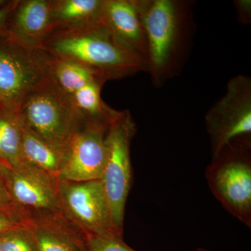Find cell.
Returning <instances> with one entry per match:
<instances>
[{"instance_id":"5bb4252c","label":"cell","mask_w":251,"mask_h":251,"mask_svg":"<svg viewBox=\"0 0 251 251\" xmlns=\"http://www.w3.org/2000/svg\"><path fill=\"white\" fill-rule=\"evenodd\" d=\"M67 155L68 147L50 143L25 126L22 140L23 161L58 178Z\"/></svg>"},{"instance_id":"ac0fdd59","label":"cell","mask_w":251,"mask_h":251,"mask_svg":"<svg viewBox=\"0 0 251 251\" xmlns=\"http://www.w3.org/2000/svg\"><path fill=\"white\" fill-rule=\"evenodd\" d=\"M25 124L19 110L0 108V161L10 168L23 163L22 140Z\"/></svg>"},{"instance_id":"8fae6325","label":"cell","mask_w":251,"mask_h":251,"mask_svg":"<svg viewBox=\"0 0 251 251\" xmlns=\"http://www.w3.org/2000/svg\"><path fill=\"white\" fill-rule=\"evenodd\" d=\"M23 214L38 251H87V234L60 211Z\"/></svg>"},{"instance_id":"ba28073f","label":"cell","mask_w":251,"mask_h":251,"mask_svg":"<svg viewBox=\"0 0 251 251\" xmlns=\"http://www.w3.org/2000/svg\"><path fill=\"white\" fill-rule=\"evenodd\" d=\"M37 49L0 34V108L18 110L27 94L45 78Z\"/></svg>"},{"instance_id":"5b68a950","label":"cell","mask_w":251,"mask_h":251,"mask_svg":"<svg viewBox=\"0 0 251 251\" xmlns=\"http://www.w3.org/2000/svg\"><path fill=\"white\" fill-rule=\"evenodd\" d=\"M136 133L137 126L131 115L124 110L112 120L105 135L106 162L100 181L114 224L122 234L126 204L133 183L130 145Z\"/></svg>"},{"instance_id":"e0dca14e","label":"cell","mask_w":251,"mask_h":251,"mask_svg":"<svg viewBox=\"0 0 251 251\" xmlns=\"http://www.w3.org/2000/svg\"><path fill=\"white\" fill-rule=\"evenodd\" d=\"M105 82L100 79L94 80L70 96L84 123L109 126L118 115L120 111L110 108L100 97Z\"/></svg>"},{"instance_id":"6da1fadb","label":"cell","mask_w":251,"mask_h":251,"mask_svg":"<svg viewBox=\"0 0 251 251\" xmlns=\"http://www.w3.org/2000/svg\"><path fill=\"white\" fill-rule=\"evenodd\" d=\"M37 49L89 68L105 81L148 70L145 60L102 23L52 31Z\"/></svg>"},{"instance_id":"603a6c76","label":"cell","mask_w":251,"mask_h":251,"mask_svg":"<svg viewBox=\"0 0 251 251\" xmlns=\"http://www.w3.org/2000/svg\"><path fill=\"white\" fill-rule=\"evenodd\" d=\"M0 208L2 209H16L11 202V198L4 183L0 179Z\"/></svg>"},{"instance_id":"30bf717a","label":"cell","mask_w":251,"mask_h":251,"mask_svg":"<svg viewBox=\"0 0 251 251\" xmlns=\"http://www.w3.org/2000/svg\"><path fill=\"white\" fill-rule=\"evenodd\" d=\"M108 127L93 123L81 126L68 147L67 161L58 179L72 181L101 179L106 162L105 135Z\"/></svg>"},{"instance_id":"7a4b0ae2","label":"cell","mask_w":251,"mask_h":251,"mask_svg":"<svg viewBox=\"0 0 251 251\" xmlns=\"http://www.w3.org/2000/svg\"><path fill=\"white\" fill-rule=\"evenodd\" d=\"M148 49V71L154 85L174 75L187 41L188 11L174 0H134Z\"/></svg>"},{"instance_id":"d6986e66","label":"cell","mask_w":251,"mask_h":251,"mask_svg":"<svg viewBox=\"0 0 251 251\" xmlns=\"http://www.w3.org/2000/svg\"><path fill=\"white\" fill-rule=\"evenodd\" d=\"M0 251H38L35 238L26 222L0 234Z\"/></svg>"},{"instance_id":"7402d4cb","label":"cell","mask_w":251,"mask_h":251,"mask_svg":"<svg viewBox=\"0 0 251 251\" xmlns=\"http://www.w3.org/2000/svg\"><path fill=\"white\" fill-rule=\"evenodd\" d=\"M235 2L239 21L243 23H249L251 20V1L250 0H238Z\"/></svg>"},{"instance_id":"484cf974","label":"cell","mask_w":251,"mask_h":251,"mask_svg":"<svg viewBox=\"0 0 251 251\" xmlns=\"http://www.w3.org/2000/svg\"><path fill=\"white\" fill-rule=\"evenodd\" d=\"M6 165L3 163L2 162L0 161V179H1V176H2L3 172H4L5 168H6ZM2 181V180H1Z\"/></svg>"},{"instance_id":"9a60e30c","label":"cell","mask_w":251,"mask_h":251,"mask_svg":"<svg viewBox=\"0 0 251 251\" xmlns=\"http://www.w3.org/2000/svg\"><path fill=\"white\" fill-rule=\"evenodd\" d=\"M37 50L47 75L69 96L90 82L99 79L103 80L93 71L79 63Z\"/></svg>"},{"instance_id":"8992f818","label":"cell","mask_w":251,"mask_h":251,"mask_svg":"<svg viewBox=\"0 0 251 251\" xmlns=\"http://www.w3.org/2000/svg\"><path fill=\"white\" fill-rule=\"evenodd\" d=\"M61 212L87 235H117L108 198L100 180L72 181L58 179Z\"/></svg>"},{"instance_id":"cb8c5ba5","label":"cell","mask_w":251,"mask_h":251,"mask_svg":"<svg viewBox=\"0 0 251 251\" xmlns=\"http://www.w3.org/2000/svg\"><path fill=\"white\" fill-rule=\"evenodd\" d=\"M14 0H11L9 4L2 9H0V34L6 33V25L10 13L12 9Z\"/></svg>"},{"instance_id":"3957f363","label":"cell","mask_w":251,"mask_h":251,"mask_svg":"<svg viewBox=\"0 0 251 251\" xmlns=\"http://www.w3.org/2000/svg\"><path fill=\"white\" fill-rule=\"evenodd\" d=\"M205 176L211 193L231 215L251 227V140L232 142L213 156Z\"/></svg>"},{"instance_id":"4fadbf2b","label":"cell","mask_w":251,"mask_h":251,"mask_svg":"<svg viewBox=\"0 0 251 251\" xmlns=\"http://www.w3.org/2000/svg\"><path fill=\"white\" fill-rule=\"evenodd\" d=\"M102 23L147 63L146 35L134 0H103Z\"/></svg>"},{"instance_id":"d4e9b609","label":"cell","mask_w":251,"mask_h":251,"mask_svg":"<svg viewBox=\"0 0 251 251\" xmlns=\"http://www.w3.org/2000/svg\"><path fill=\"white\" fill-rule=\"evenodd\" d=\"M11 0H0V9H2L5 6L9 4Z\"/></svg>"},{"instance_id":"7c38bea8","label":"cell","mask_w":251,"mask_h":251,"mask_svg":"<svg viewBox=\"0 0 251 251\" xmlns=\"http://www.w3.org/2000/svg\"><path fill=\"white\" fill-rule=\"evenodd\" d=\"M51 30V0H14L6 33L23 45L37 49Z\"/></svg>"},{"instance_id":"2e32d148","label":"cell","mask_w":251,"mask_h":251,"mask_svg":"<svg viewBox=\"0 0 251 251\" xmlns=\"http://www.w3.org/2000/svg\"><path fill=\"white\" fill-rule=\"evenodd\" d=\"M103 5V0H51L50 32L98 22Z\"/></svg>"},{"instance_id":"ffe728a7","label":"cell","mask_w":251,"mask_h":251,"mask_svg":"<svg viewBox=\"0 0 251 251\" xmlns=\"http://www.w3.org/2000/svg\"><path fill=\"white\" fill-rule=\"evenodd\" d=\"M87 251H136L117 235H87Z\"/></svg>"},{"instance_id":"52a82bcc","label":"cell","mask_w":251,"mask_h":251,"mask_svg":"<svg viewBox=\"0 0 251 251\" xmlns=\"http://www.w3.org/2000/svg\"><path fill=\"white\" fill-rule=\"evenodd\" d=\"M205 122L213 156L232 142L251 140L250 77L238 75L229 81L224 97L206 113Z\"/></svg>"},{"instance_id":"9c48e42d","label":"cell","mask_w":251,"mask_h":251,"mask_svg":"<svg viewBox=\"0 0 251 251\" xmlns=\"http://www.w3.org/2000/svg\"><path fill=\"white\" fill-rule=\"evenodd\" d=\"M1 180L15 207L25 212L60 211L58 178L23 162L6 166Z\"/></svg>"},{"instance_id":"4316f807","label":"cell","mask_w":251,"mask_h":251,"mask_svg":"<svg viewBox=\"0 0 251 251\" xmlns=\"http://www.w3.org/2000/svg\"><path fill=\"white\" fill-rule=\"evenodd\" d=\"M192 251H209L206 250V249H201V248H198V249H195V250H193Z\"/></svg>"},{"instance_id":"277c9868","label":"cell","mask_w":251,"mask_h":251,"mask_svg":"<svg viewBox=\"0 0 251 251\" xmlns=\"http://www.w3.org/2000/svg\"><path fill=\"white\" fill-rule=\"evenodd\" d=\"M25 126L44 139L69 147L83 120L72 98L46 75L20 105Z\"/></svg>"},{"instance_id":"44dd1931","label":"cell","mask_w":251,"mask_h":251,"mask_svg":"<svg viewBox=\"0 0 251 251\" xmlns=\"http://www.w3.org/2000/svg\"><path fill=\"white\" fill-rule=\"evenodd\" d=\"M25 223L24 216L17 209L0 208V234Z\"/></svg>"}]
</instances>
